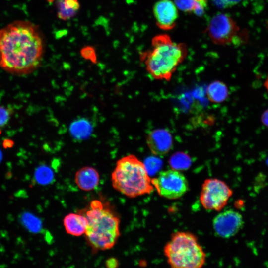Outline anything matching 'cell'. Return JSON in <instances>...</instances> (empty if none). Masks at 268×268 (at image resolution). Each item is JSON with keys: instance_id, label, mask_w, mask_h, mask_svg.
<instances>
[{"instance_id": "obj_1", "label": "cell", "mask_w": 268, "mask_h": 268, "mask_svg": "<svg viewBox=\"0 0 268 268\" xmlns=\"http://www.w3.org/2000/svg\"><path fill=\"white\" fill-rule=\"evenodd\" d=\"M43 42L38 27L27 21L12 22L0 30V67L24 75L40 66Z\"/></svg>"}, {"instance_id": "obj_2", "label": "cell", "mask_w": 268, "mask_h": 268, "mask_svg": "<svg viewBox=\"0 0 268 268\" xmlns=\"http://www.w3.org/2000/svg\"><path fill=\"white\" fill-rule=\"evenodd\" d=\"M187 54L185 43H176L168 35L161 34L152 39L151 49L141 54V59L153 78L169 81Z\"/></svg>"}, {"instance_id": "obj_3", "label": "cell", "mask_w": 268, "mask_h": 268, "mask_svg": "<svg viewBox=\"0 0 268 268\" xmlns=\"http://www.w3.org/2000/svg\"><path fill=\"white\" fill-rule=\"evenodd\" d=\"M111 181L115 190L130 198L149 194L154 190L145 165L133 154L117 161Z\"/></svg>"}, {"instance_id": "obj_4", "label": "cell", "mask_w": 268, "mask_h": 268, "mask_svg": "<svg viewBox=\"0 0 268 268\" xmlns=\"http://www.w3.org/2000/svg\"><path fill=\"white\" fill-rule=\"evenodd\" d=\"M84 215L87 220L85 234L92 248L99 250L112 248L120 236L119 218L98 200L91 202Z\"/></svg>"}, {"instance_id": "obj_5", "label": "cell", "mask_w": 268, "mask_h": 268, "mask_svg": "<svg viewBox=\"0 0 268 268\" xmlns=\"http://www.w3.org/2000/svg\"><path fill=\"white\" fill-rule=\"evenodd\" d=\"M163 251L172 268H200L206 262V253L197 237L188 232L173 233Z\"/></svg>"}, {"instance_id": "obj_6", "label": "cell", "mask_w": 268, "mask_h": 268, "mask_svg": "<svg viewBox=\"0 0 268 268\" xmlns=\"http://www.w3.org/2000/svg\"><path fill=\"white\" fill-rule=\"evenodd\" d=\"M232 194V190L223 181L209 178L202 185L200 201L205 209L220 211L227 205Z\"/></svg>"}, {"instance_id": "obj_7", "label": "cell", "mask_w": 268, "mask_h": 268, "mask_svg": "<svg viewBox=\"0 0 268 268\" xmlns=\"http://www.w3.org/2000/svg\"><path fill=\"white\" fill-rule=\"evenodd\" d=\"M151 183L160 196L170 200L180 198L189 189L186 177L174 169L161 171L151 179Z\"/></svg>"}, {"instance_id": "obj_8", "label": "cell", "mask_w": 268, "mask_h": 268, "mask_svg": "<svg viewBox=\"0 0 268 268\" xmlns=\"http://www.w3.org/2000/svg\"><path fill=\"white\" fill-rule=\"evenodd\" d=\"M205 31L214 43L226 45L234 43L238 38L240 28L230 16L218 13L211 19Z\"/></svg>"}, {"instance_id": "obj_9", "label": "cell", "mask_w": 268, "mask_h": 268, "mask_svg": "<svg viewBox=\"0 0 268 268\" xmlns=\"http://www.w3.org/2000/svg\"><path fill=\"white\" fill-rule=\"evenodd\" d=\"M243 224L242 215L232 209L219 213L212 221L215 233L223 238H228L235 235L242 228Z\"/></svg>"}, {"instance_id": "obj_10", "label": "cell", "mask_w": 268, "mask_h": 268, "mask_svg": "<svg viewBox=\"0 0 268 268\" xmlns=\"http://www.w3.org/2000/svg\"><path fill=\"white\" fill-rule=\"evenodd\" d=\"M153 15L157 26L165 31L172 30L178 17V8L171 0H159L153 6Z\"/></svg>"}, {"instance_id": "obj_11", "label": "cell", "mask_w": 268, "mask_h": 268, "mask_svg": "<svg viewBox=\"0 0 268 268\" xmlns=\"http://www.w3.org/2000/svg\"><path fill=\"white\" fill-rule=\"evenodd\" d=\"M147 145L152 153L155 155H164L172 147V137L170 133L164 129H155L148 134Z\"/></svg>"}, {"instance_id": "obj_12", "label": "cell", "mask_w": 268, "mask_h": 268, "mask_svg": "<svg viewBox=\"0 0 268 268\" xmlns=\"http://www.w3.org/2000/svg\"><path fill=\"white\" fill-rule=\"evenodd\" d=\"M100 180L98 171L93 167L85 166L75 173V182L79 189L85 191H91L98 185Z\"/></svg>"}, {"instance_id": "obj_13", "label": "cell", "mask_w": 268, "mask_h": 268, "mask_svg": "<svg viewBox=\"0 0 268 268\" xmlns=\"http://www.w3.org/2000/svg\"><path fill=\"white\" fill-rule=\"evenodd\" d=\"M66 232L73 236H79L85 233L87 226V220L83 214L69 213L63 220Z\"/></svg>"}, {"instance_id": "obj_14", "label": "cell", "mask_w": 268, "mask_h": 268, "mask_svg": "<svg viewBox=\"0 0 268 268\" xmlns=\"http://www.w3.org/2000/svg\"><path fill=\"white\" fill-rule=\"evenodd\" d=\"M174 3L181 11L198 16L204 13L208 6L207 0H174Z\"/></svg>"}, {"instance_id": "obj_15", "label": "cell", "mask_w": 268, "mask_h": 268, "mask_svg": "<svg viewBox=\"0 0 268 268\" xmlns=\"http://www.w3.org/2000/svg\"><path fill=\"white\" fill-rule=\"evenodd\" d=\"M206 95L208 100L211 102L222 103L225 101L228 96V89L224 82L215 81L208 86Z\"/></svg>"}, {"instance_id": "obj_16", "label": "cell", "mask_w": 268, "mask_h": 268, "mask_svg": "<svg viewBox=\"0 0 268 268\" xmlns=\"http://www.w3.org/2000/svg\"><path fill=\"white\" fill-rule=\"evenodd\" d=\"M58 16L63 20H67L73 17L79 8L77 0H57Z\"/></svg>"}, {"instance_id": "obj_17", "label": "cell", "mask_w": 268, "mask_h": 268, "mask_svg": "<svg viewBox=\"0 0 268 268\" xmlns=\"http://www.w3.org/2000/svg\"><path fill=\"white\" fill-rule=\"evenodd\" d=\"M91 126L87 120L81 119L72 123L70 127V133L74 137L84 139L89 135Z\"/></svg>"}, {"instance_id": "obj_18", "label": "cell", "mask_w": 268, "mask_h": 268, "mask_svg": "<svg viewBox=\"0 0 268 268\" xmlns=\"http://www.w3.org/2000/svg\"><path fill=\"white\" fill-rule=\"evenodd\" d=\"M35 178L39 184L47 185L53 181L54 174L49 167L45 165H41L35 170Z\"/></svg>"}, {"instance_id": "obj_19", "label": "cell", "mask_w": 268, "mask_h": 268, "mask_svg": "<svg viewBox=\"0 0 268 268\" xmlns=\"http://www.w3.org/2000/svg\"><path fill=\"white\" fill-rule=\"evenodd\" d=\"M21 221L24 226L32 232H38L41 228V221L30 213H24L21 216Z\"/></svg>"}, {"instance_id": "obj_20", "label": "cell", "mask_w": 268, "mask_h": 268, "mask_svg": "<svg viewBox=\"0 0 268 268\" xmlns=\"http://www.w3.org/2000/svg\"><path fill=\"white\" fill-rule=\"evenodd\" d=\"M170 164L173 166L174 169L176 168H184L187 167L189 159L187 155L184 153H177L174 154L170 159Z\"/></svg>"}, {"instance_id": "obj_21", "label": "cell", "mask_w": 268, "mask_h": 268, "mask_svg": "<svg viewBox=\"0 0 268 268\" xmlns=\"http://www.w3.org/2000/svg\"><path fill=\"white\" fill-rule=\"evenodd\" d=\"M11 114V109L0 105V128L4 127L8 123Z\"/></svg>"}, {"instance_id": "obj_22", "label": "cell", "mask_w": 268, "mask_h": 268, "mask_svg": "<svg viewBox=\"0 0 268 268\" xmlns=\"http://www.w3.org/2000/svg\"><path fill=\"white\" fill-rule=\"evenodd\" d=\"M213 4L219 8L231 7L240 2L241 0H211Z\"/></svg>"}, {"instance_id": "obj_23", "label": "cell", "mask_w": 268, "mask_h": 268, "mask_svg": "<svg viewBox=\"0 0 268 268\" xmlns=\"http://www.w3.org/2000/svg\"><path fill=\"white\" fill-rule=\"evenodd\" d=\"M118 262L115 258H110L106 261V265L108 268H115L117 267Z\"/></svg>"}, {"instance_id": "obj_24", "label": "cell", "mask_w": 268, "mask_h": 268, "mask_svg": "<svg viewBox=\"0 0 268 268\" xmlns=\"http://www.w3.org/2000/svg\"><path fill=\"white\" fill-rule=\"evenodd\" d=\"M264 87H265L266 90L268 93V74L267 75L266 79L264 82Z\"/></svg>"}, {"instance_id": "obj_25", "label": "cell", "mask_w": 268, "mask_h": 268, "mask_svg": "<svg viewBox=\"0 0 268 268\" xmlns=\"http://www.w3.org/2000/svg\"><path fill=\"white\" fill-rule=\"evenodd\" d=\"M2 154L1 151L0 149V162H1L2 160Z\"/></svg>"}, {"instance_id": "obj_26", "label": "cell", "mask_w": 268, "mask_h": 268, "mask_svg": "<svg viewBox=\"0 0 268 268\" xmlns=\"http://www.w3.org/2000/svg\"><path fill=\"white\" fill-rule=\"evenodd\" d=\"M49 2H52L54 1V0H46Z\"/></svg>"}]
</instances>
